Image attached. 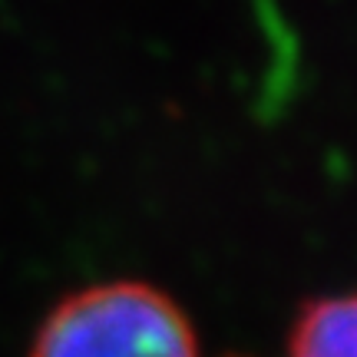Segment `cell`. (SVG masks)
I'll return each mask as SVG.
<instances>
[{
  "mask_svg": "<svg viewBox=\"0 0 357 357\" xmlns=\"http://www.w3.org/2000/svg\"><path fill=\"white\" fill-rule=\"evenodd\" d=\"M291 357H357V294L318 298L301 307Z\"/></svg>",
  "mask_w": 357,
  "mask_h": 357,
  "instance_id": "cell-2",
  "label": "cell"
},
{
  "mask_svg": "<svg viewBox=\"0 0 357 357\" xmlns=\"http://www.w3.org/2000/svg\"><path fill=\"white\" fill-rule=\"evenodd\" d=\"M30 357H199L185 311L146 281L66 294L43 318Z\"/></svg>",
  "mask_w": 357,
  "mask_h": 357,
  "instance_id": "cell-1",
  "label": "cell"
}]
</instances>
